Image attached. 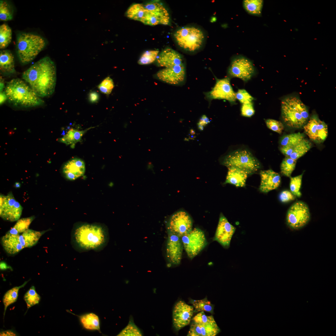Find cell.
<instances>
[{"label": "cell", "instance_id": "obj_56", "mask_svg": "<svg viewBox=\"0 0 336 336\" xmlns=\"http://www.w3.org/2000/svg\"><path fill=\"white\" fill-rule=\"evenodd\" d=\"M20 184H19L18 183H16V184H15V186L16 187H19L20 186Z\"/></svg>", "mask_w": 336, "mask_h": 336}, {"label": "cell", "instance_id": "obj_37", "mask_svg": "<svg viewBox=\"0 0 336 336\" xmlns=\"http://www.w3.org/2000/svg\"><path fill=\"white\" fill-rule=\"evenodd\" d=\"M24 299L27 305V310L30 308L38 304L41 297L37 292L35 286H32L25 294Z\"/></svg>", "mask_w": 336, "mask_h": 336}, {"label": "cell", "instance_id": "obj_49", "mask_svg": "<svg viewBox=\"0 0 336 336\" xmlns=\"http://www.w3.org/2000/svg\"><path fill=\"white\" fill-rule=\"evenodd\" d=\"M279 199L282 203H286L294 200L296 196L294 195L291 192L288 190H284L279 194Z\"/></svg>", "mask_w": 336, "mask_h": 336}, {"label": "cell", "instance_id": "obj_4", "mask_svg": "<svg viewBox=\"0 0 336 336\" xmlns=\"http://www.w3.org/2000/svg\"><path fill=\"white\" fill-rule=\"evenodd\" d=\"M281 116L289 127L300 128L305 125L309 118L308 110L301 100L295 96L285 98L281 102Z\"/></svg>", "mask_w": 336, "mask_h": 336}, {"label": "cell", "instance_id": "obj_30", "mask_svg": "<svg viewBox=\"0 0 336 336\" xmlns=\"http://www.w3.org/2000/svg\"><path fill=\"white\" fill-rule=\"evenodd\" d=\"M81 324L85 329L100 331V322L97 315L93 313H88L79 316Z\"/></svg>", "mask_w": 336, "mask_h": 336}, {"label": "cell", "instance_id": "obj_13", "mask_svg": "<svg viewBox=\"0 0 336 336\" xmlns=\"http://www.w3.org/2000/svg\"><path fill=\"white\" fill-rule=\"evenodd\" d=\"M303 128L309 138L315 143H323L328 136L327 125L316 115H312Z\"/></svg>", "mask_w": 336, "mask_h": 336}, {"label": "cell", "instance_id": "obj_1", "mask_svg": "<svg viewBox=\"0 0 336 336\" xmlns=\"http://www.w3.org/2000/svg\"><path fill=\"white\" fill-rule=\"evenodd\" d=\"M109 238L108 230L105 225L79 222L74 224L72 229L71 243L78 252L91 250L98 252L106 246Z\"/></svg>", "mask_w": 336, "mask_h": 336}, {"label": "cell", "instance_id": "obj_54", "mask_svg": "<svg viewBox=\"0 0 336 336\" xmlns=\"http://www.w3.org/2000/svg\"><path fill=\"white\" fill-rule=\"evenodd\" d=\"M5 86L4 81L3 78L1 77H0V92H2L4 90Z\"/></svg>", "mask_w": 336, "mask_h": 336}, {"label": "cell", "instance_id": "obj_3", "mask_svg": "<svg viewBox=\"0 0 336 336\" xmlns=\"http://www.w3.org/2000/svg\"><path fill=\"white\" fill-rule=\"evenodd\" d=\"M5 92L7 100L17 106L29 107L43 104L44 101L24 81L14 78L8 82Z\"/></svg>", "mask_w": 336, "mask_h": 336}, {"label": "cell", "instance_id": "obj_9", "mask_svg": "<svg viewBox=\"0 0 336 336\" xmlns=\"http://www.w3.org/2000/svg\"><path fill=\"white\" fill-rule=\"evenodd\" d=\"M181 238L184 250L191 259L197 255L207 244L203 232L197 228L192 229Z\"/></svg>", "mask_w": 336, "mask_h": 336}, {"label": "cell", "instance_id": "obj_45", "mask_svg": "<svg viewBox=\"0 0 336 336\" xmlns=\"http://www.w3.org/2000/svg\"><path fill=\"white\" fill-rule=\"evenodd\" d=\"M236 99L242 104L252 102L254 100L252 97L246 90L244 89H239L236 93Z\"/></svg>", "mask_w": 336, "mask_h": 336}, {"label": "cell", "instance_id": "obj_5", "mask_svg": "<svg viewBox=\"0 0 336 336\" xmlns=\"http://www.w3.org/2000/svg\"><path fill=\"white\" fill-rule=\"evenodd\" d=\"M16 53L22 64L31 62L45 47L46 42L41 36L35 34L21 33L17 36Z\"/></svg>", "mask_w": 336, "mask_h": 336}, {"label": "cell", "instance_id": "obj_8", "mask_svg": "<svg viewBox=\"0 0 336 336\" xmlns=\"http://www.w3.org/2000/svg\"><path fill=\"white\" fill-rule=\"evenodd\" d=\"M310 214L308 206L304 202L298 201L292 205L287 211L286 222L293 230H298L305 226L309 222Z\"/></svg>", "mask_w": 336, "mask_h": 336}, {"label": "cell", "instance_id": "obj_42", "mask_svg": "<svg viewBox=\"0 0 336 336\" xmlns=\"http://www.w3.org/2000/svg\"><path fill=\"white\" fill-rule=\"evenodd\" d=\"M159 53V51L157 50L145 51L140 58L138 61V63L140 65H146L153 63L156 59Z\"/></svg>", "mask_w": 336, "mask_h": 336}, {"label": "cell", "instance_id": "obj_6", "mask_svg": "<svg viewBox=\"0 0 336 336\" xmlns=\"http://www.w3.org/2000/svg\"><path fill=\"white\" fill-rule=\"evenodd\" d=\"M222 164L227 168L235 167L246 173L252 174L260 168L258 160L249 151L241 150L235 151L226 156Z\"/></svg>", "mask_w": 336, "mask_h": 336}, {"label": "cell", "instance_id": "obj_26", "mask_svg": "<svg viewBox=\"0 0 336 336\" xmlns=\"http://www.w3.org/2000/svg\"><path fill=\"white\" fill-rule=\"evenodd\" d=\"M14 57L10 51L3 50L0 52V70L5 75L14 73L15 72Z\"/></svg>", "mask_w": 336, "mask_h": 336}, {"label": "cell", "instance_id": "obj_50", "mask_svg": "<svg viewBox=\"0 0 336 336\" xmlns=\"http://www.w3.org/2000/svg\"><path fill=\"white\" fill-rule=\"evenodd\" d=\"M210 122L209 119L205 115H203L200 118L198 123V129L201 131L204 129V127Z\"/></svg>", "mask_w": 336, "mask_h": 336}, {"label": "cell", "instance_id": "obj_31", "mask_svg": "<svg viewBox=\"0 0 336 336\" xmlns=\"http://www.w3.org/2000/svg\"><path fill=\"white\" fill-rule=\"evenodd\" d=\"M25 281L23 284L19 286H16L7 291L4 294L2 299L4 306V318L7 307L11 304L16 302L18 297L19 289L24 287L29 282Z\"/></svg>", "mask_w": 336, "mask_h": 336}, {"label": "cell", "instance_id": "obj_2", "mask_svg": "<svg viewBox=\"0 0 336 336\" xmlns=\"http://www.w3.org/2000/svg\"><path fill=\"white\" fill-rule=\"evenodd\" d=\"M22 78L39 97L49 96L55 89V65L49 57H44L24 72Z\"/></svg>", "mask_w": 336, "mask_h": 336}, {"label": "cell", "instance_id": "obj_25", "mask_svg": "<svg viewBox=\"0 0 336 336\" xmlns=\"http://www.w3.org/2000/svg\"><path fill=\"white\" fill-rule=\"evenodd\" d=\"M19 234L10 229L1 238L2 245L8 254H14L23 249L19 240Z\"/></svg>", "mask_w": 336, "mask_h": 336}, {"label": "cell", "instance_id": "obj_38", "mask_svg": "<svg viewBox=\"0 0 336 336\" xmlns=\"http://www.w3.org/2000/svg\"><path fill=\"white\" fill-rule=\"evenodd\" d=\"M297 160L286 157L283 159L280 165L281 172L283 175L290 177L295 170Z\"/></svg>", "mask_w": 336, "mask_h": 336}, {"label": "cell", "instance_id": "obj_23", "mask_svg": "<svg viewBox=\"0 0 336 336\" xmlns=\"http://www.w3.org/2000/svg\"><path fill=\"white\" fill-rule=\"evenodd\" d=\"M156 63L158 66L165 68L184 64L181 55L170 48L164 49L160 53L156 59Z\"/></svg>", "mask_w": 336, "mask_h": 336}, {"label": "cell", "instance_id": "obj_53", "mask_svg": "<svg viewBox=\"0 0 336 336\" xmlns=\"http://www.w3.org/2000/svg\"><path fill=\"white\" fill-rule=\"evenodd\" d=\"M0 105L3 104L7 100V97L4 91L0 92Z\"/></svg>", "mask_w": 336, "mask_h": 336}, {"label": "cell", "instance_id": "obj_39", "mask_svg": "<svg viewBox=\"0 0 336 336\" xmlns=\"http://www.w3.org/2000/svg\"><path fill=\"white\" fill-rule=\"evenodd\" d=\"M196 312L205 311L213 313L214 306L206 297L200 300H193L192 302Z\"/></svg>", "mask_w": 336, "mask_h": 336}, {"label": "cell", "instance_id": "obj_29", "mask_svg": "<svg viewBox=\"0 0 336 336\" xmlns=\"http://www.w3.org/2000/svg\"><path fill=\"white\" fill-rule=\"evenodd\" d=\"M91 128L83 130L71 128L63 137L59 138L58 141L67 145L71 144L74 145L80 141L84 134Z\"/></svg>", "mask_w": 336, "mask_h": 336}, {"label": "cell", "instance_id": "obj_17", "mask_svg": "<svg viewBox=\"0 0 336 336\" xmlns=\"http://www.w3.org/2000/svg\"><path fill=\"white\" fill-rule=\"evenodd\" d=\"M166 255L169 263L173 265L179 264L181 261L183 245L181 237L167 231Z\"/></svg>", "mask_w": 336, "mask_h": 336}, {"label": "cell", "instance_id": "obj_34", "mask_svg": "<svg viewBox=\"0 0 336 336\" xmlns=\"http://www.w3.org/2000/svg\"><path fill=\"white\" fill-rule=\"evenodd\" d=\"M305 138L304 134L300 132L285 135L280 139V147L292 146L300 142Z\"/></svg>", "mask_w": 336, "mask_h": 336}, {"label": "cell", "instance_id": "obj_44", "mask_svg": "<svg viewBox=\"0 0 336 336\" xmlns=\"http://www.w3.org/2000/svg\"><path fill=\"white\" fill-rule=\"evenodd\" d=\"M114 87L113 81L109 77L104 79L98 86L100 92L106 95L110 94L111 93Z\"/></svg>", "mask_w": 336, "mask_h": 336}, {"label": "cell", "instance_id": "obj_36", "mask_svg": "<svg viewBox=\"0 0 336 336\" xmlns=\"http://www.w3.org/2000/svg\"><path fill=\"white\" fill-rule=\"evenodd\" d=\"M245 10L249 13L255 15L261 14L263 5L261 0H245L243 2Z\"/></svg>", "mask_w": 336, "mask_h": 336}, {"label": "cell", "instance_id": "obj_43", "mask_svg": "<svg viewBox=\"0 0 336 336\" xmlns=\"http://www.w3.org/2000/svg\"><path fill=\"white\" fill-rule=\"evenodd\" d=\"M35 218L34 216L23 218L18 220L13 227L18 233H22L28 229L29 226Z\"/></svg>", "mask_w": 336, "mask_h": 336}, {"label": "cell", "instance_id": "obj_46", "mask_svg": "<svg viewBox=\"0 0 336 336\" xmlns=\"http://www.w3.org/2000/svg\"><path fill=\"white\" fill-rule=\"evenodd\" d=\"M265 122L268 128L279 134L281 133L284 129V125L281 121L272 119H268Z\"/></svg>", "mask_w": 336, "mask_h": 336}, {"label": "cell", "instance_id": "obj_33", "mask_svg": "<svg viewBox=\"0 0 336 336\" xmlns=\"http://www.w3.org/2000/svg\"><path fill=\"white\" fill-rule=\"evenodd\" d=\"M12 39V31L11 28L4 23L0 26V49L6 48L11 43Z\"/></svg>", "mask_w": 336, "mask_h": 336}, {"label": "cell", "instance_id": "obj_16", "mask_svg": "<svg viewBox=\"0 0 336 336\" xmlns=\"http://www.w3.org/2000/svg\"><path fill=\"white\" fill-rule=\"evenodd\" d=\"M144 6L147 11V21L149 25H167L169 24V13L162 4L154 2L147 3Z\"/></svg>", "mask_w": 336, "mask_h": 336}, {"label": "cell", "instance_id": "obj_51", "mask_svg": "<svg viewBox=\"0 0 336 336\" xmlns=\"http://www.w3.org/2000/svg\"><path fill=\"white\" fill-rule=\"evenodd\" d=\"M100 98L99 94L96 91H91L89 92L88 99L89 101L92 103L98 102Z\"/></svg>", "mask_w": 336, "mask_h": 336}, {"label": "cell", "instance_id": "obj_19", "mask_svg": "<svg viewBox=\"0 0 336 336\" xmlns=\"http://www.w3.org/2000/svg\"><path fill=\"white\" fill-rule=\"evenodd\" d=\"M185 70L184 64L165 68L157 73V77L160 80L172 84L182 83L185 78Z\"/></svg>", "mask_w": 336, "mask_h": 336}, {"label": "cell", "instance_id": "obj_20", "mask_svg": "<svg viewBox=\"0 0 336 336\" xmlns=\"http://www.w3.org/2000/svg\"><path fill=\"white\" fill-rule=\"evenodd\" d=\"M85 170L84 161L79 158H74L64 163L62 167V172L65 179L74 180L83 176Z\"/></svg>", "mask_w": 336, "mask_h": 336}, {"label": "cell", "instance_id": "obj_24", "mask_svg": "<svg viewBox=\"0 0 336 336\" xmlns=\"http://www.w3.org/2000/svg\"><path fill=\"white\" fill-rule=\"evenodd\" d=\"M220 331L216 321L205 324L192 322L188 336H215Z\"/></svg>", "mask_w": 336, "mask_h": 336}, {"label": "cell", "instance_id": "obj_32", "mask_svg": "<svg viewBox=\"0 0 336 336\" xmlns=\"http://www.w3.org/2000/svg\"><path fill=\"white\" fill-rule=\"evenodd\" d=\"M146 12V10L144 5L136 3L129 7L126 14L128 18L141 22L145 15Z\"/></svg>", "mask_w": 336, "mask_h": 336}, {"label": "cell", "instance_id": "obj_7", "mask_svg": "<svg viewBox=\"0 0 336 336\" xmlns=\"http://www.w3.org/2000/svg\"><path fill=\"white\" fill-rule=\"evenodd\" d=\"M174 37L180 47L191 52L200 48L204 38L203 32L194 27H186L178 29L175 33Z\"/></svg>", "mask_w": 336, "mask_h": 336}, {"label": "cell", "instance_id": "obj_52", "mask_svg": "<svg viewBox=\"0 0 336 336\" xmlns=\"http://www.w3.org/2000/svg\"><path fill=\"white\" fill-rule=\"evenodd\" d=\"M16 333L12 330H8L2 331L0 332V336H17Z\"/></svg>", "mask_w": 336, "mask_h": 336}, {"label": "cell", "instance_id": "obj_55", "mask_svg": "<svg viewBox=\"0 0 336 336\" xmlns=\"http://www.w3.org/2000/svg\"><path fill=\"white\" fill-rule=\"evenodd\" d=\"M0 269L2 270H6L9 268L6 263L4 262H1L0 263Z\"/></svg>", "mask_w": 336, "mask_h": 336}, {"label": "cell", "instance_id": "obj_21", "mask_svg": "<svg viewBox=\"0 0 336 336\" xmlns=\"http://www.w3.org/2000/svg\"><path fill=\"white\" fill-rule=\"evenodd\" d=\"M260 174L261 181L259 189L261 192L267 193L279 186L281 178L278 173L269 169L261 171Z\"/></svg>", "mask_w": 336, "mask_h": 336}, {"label": "cell", "instance_id": "obj_10", "mask_svg": "<svg viewBox=\"0 0 336 336\" xmlns=\"http://www.w3.org/2000/svg\"><path fill=\"white\" fill-rule=\"evenodd\" d=\"M0 216L10 222L18 220L22 213L23 208L14 197L12 192L7 195L0 194Z\"/></svg>", "mask_w": 336, "mask_h": 336}, {"label": "cell", "instance_id": "obj_27", "mask_svg": "<svg viewBox=\"0 0 336 336\" xmlns=\"http://www.w3.org/2000/svg\"><path fill=\"white\" fill-rule=\"evenodd\" d=\"M225 184L229 183L236 187L245 186L248 175L244 171L235 167H228Z\"/></svg>", "mask_w": 336, "mask_h": 336}, {"label": "cell", "instance_id": "obj_35", "mask_svg": "<svg viewBox=\"0 0 336 336\" xmlns=\"http://www.w3.org/2000/svg\"><path fill=\"white\" fill-rule=\"evenodd\" d=\"M141 330L135 324L132 315H130L128 323L117 336H140L143 335Z\"/></svg>", "mask_w": 336, "mask_h": 336}, {"label": "cell", "instance_id": "obj_40", "mask_svg": "<svg viewBox=\"0 0 336 336\" xmlns=\"http://www.w3.org/2000/svg\"><path fill=\"white\" fill-rule=\"evenodd\" d=\"M13 10L9 2L5 0L0 1V20L2 21L11 20L13 18Z\"/></svg>", "mask_w": 336, "mask_h": 336}, {"label": "cell", "instance_id": "obj_12", "mask_svg": "<svg viewBox=\"0 0 336 336\" xmlns=\"http://www.w3.org/2000/svg\"><path fill=\"white\" fill-rule=\"evenodd\" d=\"M192 220L186 212L179 211L173 214L167 224V231L181 238L192 230Z\"/></svg>", "mask_w": 336, "mask_h": 336}, {"label": "cell", "instance_id": "obj_47", "mask_svg": "<svg viewBox=\"0 0 336 336\" xmlns=\"http://www.w3.org/2000/svg\"><path fill=\"white\" fill-rule=\"evenodd\" d=\"M192 320V322L198 324L209 323L215 321L212 315L207 316L204 311H201L198 313Z\"/></svg>", "mask_w": 336, "mask_h": 336}, {"label": "cell", "instance_id": "obj_22", "mask_svg": "<svg viewBox=\"0 0 336 336\" xmlns=\"http://www.w3.org/2000/svg\"><path fill=\"white\" fill-rule=\"evenodd\" d=\"M311 147V142L305 138L296 144L290 146L281 147L280 149L285 156L297 160L306 153Z\"/></svg>", "mask_w": 336, "mask_h": 336}, {"label": "cell", "instance_id": "obj_28", "mask_svg": "<svg viewBox=\"0 0 336 336\" xmlns=\"http://www.w3.org/2000/svg\"><path fill=\"white\" fill-rule=\"evenodd\" d=\"M47 231H37L28 229L19 235V240L23 248L30 247L38 242L41 236Z\"/></svg>", "mask_w": 336, "mask_h": 336}, {"label": "cell", "instance_id": "obj_15", "mask_svg": "<svg viewBox=\"0 0 336 336\" xmlns=\"http://www.w3.org/2000/svg\"><path fill=\"white\" fill-rule=\"evenodd\" d=\"M192 306L183 301L177 302L173 309V324L176 330L178 331L189 324L193 314Z\"/></svg>", "mask_w": 336, "mask_h": 336}, {"label": "cell", "instance_id": "obj_14", "mask_svg": "<svg viewBox=\"0 0 336 336\" xmlns=\"http://www.w3.org/2000/svg\"><path fill=\"white\" fill-rule=\"evenodd\" d=\"M207 96L210 100H225L232 104H235L236 101V93L231 85L229 77L217 79L214 86L207 93Z\"/></svg>", "mask_w": 336, "mask_h": 336}, {"label": "cell", "instance_id": "obj_48", "mask_svg": "<svg viewBox=\"0 0 336 336\" xmlns=\"http://www.w3.org/2000/svg\"><path fill=\"white\" fill-rule=\"evenodd\" d=\"M241 114L243 116L250 117L253 115L255 110L252 102L242 104L241 109Z\"/></svg>", "mask_w": 336, "mask_h": 336}, {"label": "cell", "instance_id": "obj_11", "mask_svg": "<svg viewBox=\"0 0 336 336\" xmlns=\"http://www.w3.org/2000/svg\"><path fill=\"white\" fill-rule=\"evenodd\" d=\"M255 72L254 68L250 60L244 57L238 56L232 60L227 73L230 77L238 78L246 82L251 78Z\"/></svg>", "mask_w": 336, "mask_h": 336}, {"label": "cell", "instance_id": "obj_41", "mask_svg": "<svg viewBox=\"0 0 336 336\" xmlns=\"http://www.w3.org/2000/svg\"><path fill=\"white\" fill-rule=\"evenodd\" d=\"M303 174L294 177H290V188L291 192L295 196L300 197L301 195L300 191Z\"/></svg>", "mask_w": 336, "mask_h": 336}, {"label": "cell", "instance_id": "obj_18", "mask_svg": "<svg viewBox=\"0 0 336 336\" xmlns=\"http://www.w3.org/2000/svg\"><path fill=\"white\" fill-rule=\"evenodd\" d=\"M235 230L236 228L221 213L213 240L217 241L223 247L228 248Z\"/></svg>", "mask_w": 336, "mask_h": 336}]
</instances>
